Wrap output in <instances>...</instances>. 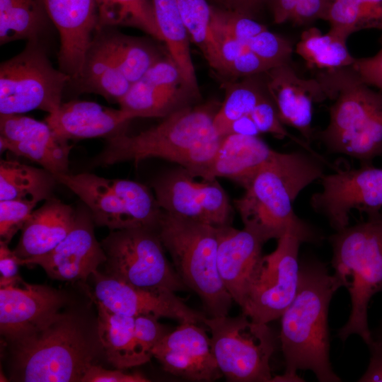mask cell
<instances>
[{"label": "cell", "mask_w": 382, "mask_h": 382, "mask_svg": "<svg viewBox=\"0 0 382 382\" xmlns=\"http://www.w3.org/2000/svg\"><path fill=\"white\" fill-rule=\"evenodd\" d=\"M275 152L258 137L228 134L200 178H227L243 186Z\"/></svg>", "instance_id": "cell-26"}, {"label": "cell", "mask_w": 382, "mask_h": 382, "mask_svg": "<svg viewBox=\"0 0 382 382\" xmlns=\"http://www.w3.org/2000/svg\"><path fill=\"white\" fill-rule=\"evenodd\" d=\"M195 178L181 166L157 177L151 187L162 210L218 228L231 225L233 207L217 179Z\"/></svg>", "instance_id": "cell-14"}, {"label": "cell", "mask_w": 382, "mask_h": 382, "mask_svg": "<svg viewBox=\"0 0 382 382\" xmlns=\"http://www.w3.org/2000/svg\"><path fill=\"white\" fill-rule=\"evenodd\" d=\"M94 224L85 205L76 209L71 230L54 249L34 258L18 259L20 265H39L50 277L57 280H86L107 259L102 244L96 238Z\"/></svg>", "instance_id": "cell-17"}, {"label": "cell", "mask_w": 382, "mask_h": 382, "mask_svg": "<svg viewBox=\"0 0 382 382\" xmlns=\"http://www.w3.org/2000/svg\"><path fill=\"white\" fill-rule=\"evenodd\" d=\"M347 40L317 28L304 30L296 46V52L310 68L334 70L351 66L355 58L349 53Z\"/></svg>", "instance_id": "cell-33"}, {"label": "cell", "mask_w": 382, "mask_h": 382, "mask_svg": "<svg viewBox=\"0 0 382 382\" xmlns=\"http://www.w3.org/2000/svg\"><path fill=\"white\" fill-rule=\"evenodd\" d=\"M249 50L274 67L288 64L293 52L291 44L285 38L267 29L245 42Z\"/></svg>", "instance_id": "cell-39"}, {"label": "cell", "mask_w": 382, "mask_h": 382, "mask_svg": "<svg viewBox=\"0 0 382 382\" xmlns=\"http://www.w3.org/2000/svg\"><path fill=\"white\" fill-rule=\"evenodd\" d=\"M265 98L260 86L253 80L247 79L229 85L224 101L214 118L216 132L222 137H226L235 120L249 115Z\"/></svg>", "instance_id": "cell-36"}, {"label": "cell", "mask_w": 382, "mask_h": 382, "mask_svg": "<svg viewBox=\"0 0 382 382\" xmlns=\"http://www.w3.org/2000/svg\"><path fill=\"white\" fill-rule=\"evenodd\" d=\"M53 175L57 183L81 199L96 225L111 231L137 227L157 229L163 210L147 186L88 173Z\"/></svg>", "instance_id": "cell-8"}, {"label": "cell", "mask_w": 382, "mask_h": 382, "mask_svg": "<svg viewBox=\"0 0 382 382\" xmlns=\"http://www.w3.org/2000/svg\"><path fill=\"white\" fill-rule=\"evenodd\" d=\"M217 365L228 381L268 382L276 339L267 323L247 316L205 317Z\"/></svg>", "instance_id": "cell-9"}, {"label": "cell", "mask_w": 382, "mask_h": 382, "mask_svg": "<svg viewBox=\"0 0 382 382\" xmlns=\"http://www.w3.org/2000/svg\"><path fill=\"white\" fill-rule=\"evenodd\" d=\"M190 39L214 69L219 71V47L211 29V11L207 0H176Z\"/></svg>", "instance_id": "cell-35"}, {"label": "cell", "mask_w": 382, "mask_h": 382, "mask_svg": "<svg viewBox=\"0 0 382 382\" xmlns=\"http://www.w3.org/2000/svg\"><path fill=\"white\" fill-rule=\"evenodd\" d=\"M49 21L44 0H0V43L40 42Z\"/></svg>", "instance_id": "cell-31"}, {"label": "cell", "mask_w": 382, "mask_h": 382, "mask_svg": "<svg viewBox=\"0 0 382 382\" xmlns=\"http://www.w3.org/2000/svg\"><path fill=\"white\" fill-rule=\"evenodd\" d=\"M101 244L107 257L106 274L148 289L175 292L187 288L168 260L157 229L113 230Z\"/></svg>", "instance_id": "cell-11"}, {"label": "cell", "mask_w": 382, "mask_h": 382, "mask_svg": "<svg viewBox=\"0 0 382 382\" xmlns=\"http://www.w3.org/2000/svg\"><path fill=\"white\" fill-rule=\"evenodd\" d=\"M134 119L123 111L85 100L62 103L45 122L59 139L68 141L95 137L110 138L124 132Z\"/></svg>", "instance_id": "cell-24"}, {"label": "cell", "mask_w": 382, "mask_h": 382, "mask_svg": "<svg viewBox=\"0 0 382 382\" xmlns=\"http://www.w3.org/2000/svg\"><path fill=\"white\" fill-rule=\"evenodd\" d=\"M331 0H297L289 21L302 25L325 18Z\"/></svg>", "instance_id": "cell-45"}, {"label": "cell", "mask_w": 382, "mask_h": 382, "mask_svg": "<svg viewBox=\"0 0 382 382\" xmlns=\"http://www.w3.org/2000/svg\"><path fill=\"white\" fill-rule=\"evenodd\" d=\"M324 20L330 23L329 31L346 40L361 29L374 28L371 19L361 7L346 1L331 0Z\"/></svg>", "instance_id": "cell-38"}, {"label": "cell", "mask_w": 382, "mask_h": 382, "mask_svg": "<svg viewBox=\"0 0 382 382\" xmlns=\"http://www.w3.org/2000/svg\"><path fill=\"white\" fill-rule=\"evenodd\" d=\"M96 3L97 32L112 26H129L163 41L152 0H96Z\"/></svg>", "instance_id": "cell-34"}, {"label": "cell", "mask_w": 382, "mask_h": 382, "mask_svg": "<svg viewBox=\"0 0 382 382\" xmlns=\"http://www.w3.org/2000/svg\"><path fill=\"white\" fill-rule=\"evenodd\" d=\"M151 354L166 371L185 379L212 381L223 376L210 337L199 324L180 323L155 345Z\"/></svg>", "instance_id": "cell-18"}, {"label": "cell", "mask_w": 382, "mask_h": 382, "mask_svg": "<svg viewBox=\"0 0 382 382\" xmlns=\"http://www.w3.org/2000/svg\"><path fill=\"white\" fill-rule=\"evenodd\" d=\"M71 82H74L82 93L98 94L109 102L118 103L131 86L97 33L78 76Z\"/></svg>", "instance_id": "cell-28"}, {"label": "cell", "mask_w": 382, "mask_h": 382, "mask_svg": "<svg viewBox=\"0 0 382 382\" xmlns=\"http://www.w3.org/2000/svg\"><path fill=\"white\" fill-rule=\"evenodd\" d=\"M158 27L169 55L178 66L191 89L199 96L192 63L190 36L181 18L176 0H152Z\"/></svg>", "instance_id": "cell-30"}, {"label": "cell", "mask_w": 382, "mask_h": 382, "mask_svg": "<svg viewBox=\"0 0 382 382\" xmlns=\"http://www.w3.org/2000/svg\"><path fill=\"white\" fill-rule=\"evenodd\" d=\"M199 96L187 83L178 66L168 55L162 57L133 83L119 104L120 108L133 118H164L192 106Z\"/></svg>", "instance_id": "cell-15"}, {"label": "cell", "mask_w": 382, "mask_h": 382, "mask_svg": "<svg viewBox=\"0 0 382 382\" xmlns=\"http://www.w3.org/2000/svg\"><path fill=\"white\" fill-rule=\"evenodd\" d=\"M97 308V335L108 361L119 369L147 363L151 356L139 345L134 334V318L113 313L100 303Z\"/></svg>", "instance_id": "cell-27"}, {"label": "cell", "mask_w": 382, "mask_h": 382, "mask_svg": "<svg viewBox=\"0 0 382 382\" xmlns=\"http://www.w3.org/2000/svg\"><path fill=\"white\" fill-rule=\"evenodd\" d=\"M9 344L15 378L24 382H81L97 353L82 321L61 311Z\"/></svg>", "instance_id": "cell-5"}, {"label": "cell", "mask_w": 382, "mask_h": 382, "mask_svg": "<svg viewBox=\"0 0 382 382\" xmlns=\"http://www.w3.org/2000/svg\"><path fill=\"white\" fill-rule=\"evenodd\" d=\"M317 79L333 100L329 123L318 139L331 154L372 164L382 155V92L371 88L351 66L325 70Z\"/></svg>", "instance_id": "cell-4"}, {"label": "cell", "mask_w": 382, "mask_h": 382, "mask_svg": "<svg viewBox=\"0 0 382 382\" xmlns=\"http://www.w3.org/2000/svg\"><path fill=\"white\" fill-rule=\"evenodd\" d=\"M260 133H270L279 139L288 137L302 149L318 154L306 141L290 134L283 126L274 105L267 97L260 102L249 115Z\"/></svg>", "instance_id": "cell-40"}, {"label": "cell", "mask_w": 382, "mask_h": 382, "mask_svg": "<svg viewBox=\"0 0 382 382\" xmlns=\"http://www.w3.org/2000/svg\"><path fill=\"white\" fill-rule=\"evenodd\" d=\"M325 160L306 149L276 151L242 187L245 192L233 201L244 227L267 242L279 239L288 230L296 231L303 243H318L321 234L300 219L293 203L307 186L320 180Z\"/></svg>", "instance_id": "cell-1"}, {"label": "cell", "mask_w": 382, "mask_h": 382, "mask_svg": "<svg viewBox=\"0 0 382 382\" xmlns=\"http://www.w3.org/2000/svg\"><path fill=\"white\" fill-rule=\"evenodd\" d=\"M18 257L11 250L8 244L0 242V287L16 284L20 280L18 276Z\"/></svg>", "instance_id": "cell-47"}, {"label": "cell", "mask_w": 382, "mask_h": 382, "mask_svg": "<svg viewBox=\"0 0 382 382\" xmlns=\"http://www.w3.org/2000/svg\"><path fill=\"white\" fill-rule=\"evenodd\" d=\"M92 276L91 299L113 313L131 317L168 318L180 323H203L206 317L187 306L173 291L138 287L98 271Z\"/></svg>", "instance_id": "cell-16"}, {"label": "cell", "mask_w": 382, "mask_h": 382, "mask_svg": "<svg viewBox=\"0 0 382 382\" xmlns=\"http://www.w3.org/2000/svg\"><path fill=\"white\" fill-rule=\"evenodd\" d=\"M342 286L326 265L313 257L300 261L296 294L282 315L280 342L285 372L272 381H300L298 370H310L320 382H338L330 361L328 308Z\"/></svg>", "instance_id": "cell-2"}, {"label": "cell", "mask_w": 382, "mask_h": 382, "mask_svg": "<svg viewBox=\"0 0 382 382\" xmlns=\"http://www.w3.org/2000/svg\"><path fill=\"white\" fill-rule=\"evenodd\" d=\"M260 134V131L250 115H245L237 119L231 124L227 135L240 134L258 137Z\"/></svg>", "instance_id": "cell-52"}, {"label": "cell", "mask_w": 382, "mask_h": 382, "mask_svg": "<svg viewBox=\"0 0 382 382\" xmlns=\"http://www.w3.org/2000/svg\"><path fill=\"white\" fill-rule=\"evenodd\" d=\"M302 243L296 232L288 230L277 239L275 250L262 256L241 307L244 315L262 323L282 316L298 290Z\"/></svg>", "instance_id": "cell-12"}, {"label": "cell", "mask_w": 382, "mask_h": 382, "mask_svg": "<svg viewBox=\"0 0 382 382\" xmlns=\"http://www.w3.org/2000/svg\"><path fill=\"white\" fill-rule=\"evenodd\" d=\"M320 181L322 188L311 196L310 204L335 231L349 226L352 210L370 214L382 207V167L361 164L358 168H338Z\"/></svg>", "instance_id": "cell-13"}, {"label": "cell", "mask_w": 382, "mask_h": 382, "mask_svg": "<svg viewBox=\"0 0 382 382\" xmlns=\"http://www.w3.org/2000/svg\"><path fill=\"white\" fill-rule=\"evenodd\" d=\"M297 0H271L274 21L282 23L289 21Z\"/></svg>", "instance_id": "cell-51"}, {"label": "cell", "mask_w": 382, "mask_h": 382, "mask_svg": "<svg viewBox=\"0 0 382 382\" xmlns=\"http://www.w3.org/2000/svg\"><path fill=\"white\" fill-rule=\"evenodd\" d=\"M0 149L28 158L52 174L69 173L71 146L47 122L21 114H0Z\"/></svg>", "instance_id": "cell-19"}, {"label": "cell", "mask_w": 382, "mask_h": 382, "mask_svg": "<svg viewBox=\"0 0 382 382\" xmlns=\"http://www.w3.org/2000/svg\"><path fill=\"white\" fill-rule=\"evenodd\" d=\"M57 180L47 169L14 160L0 161V200L19 199L37 204L52 197Z\"/></svg>", "instance_id": "cell-29"}, {"label": "cell", "mask_w": 382, "mask_h": 382, "mask_svg": "<svg viewBox=\"0 0 382 382\" xmlns=\"http://www.w3.org/2000/svg\"><path fill=\"white\" fill-rule=\"evenodd\" d=\"M96 33L131 85L162 57L150 43L139 38L106 28Z\"/></svg>", "instance_id": "cell-32"}, {"label": "cell", "mask_w": 382, "mask_h": 382, "mask_svg": "<svg viewBox=\"0 0 382 382\" xmlns=\"http://www.w3.org/2000/svg\"><path fill=\"white\" fill-rule=\"evenodd\" d=\"M215 105L189 106L166 117L158 125L135 135L125 132L108 139L94 164L110 166L149 158L179 164L193 177L200 178L211 163L224 137L216 131Z\"/></svg>", "instance_id": "cell-3"}, {"label": "cell", "mask_w": 382, "mask_h": 382, "mask_svg": "<svg viewBox=\"0 0 382 382\" xmlns=\"http://www.w3.org/2000/svg\"><path fill=\"white\" fill-rule=\"evenodd\" d=\"M20 280L0 287V332L11 343L33 331L65 306V296L47 286Z\"/></svg>", "instance_id": "cell-20"}, {"label": "cell", "mask_w": 382, "mask_h": 382, "mask_svg": "<svg viewBox=\"0 0 382 382\" xmlns=\"http://www.w3.org/2000/svg\"><path fill=\"white\" fill-rule=\"evenodd\" d=\"M76 209L54 197L33 211L13 250L19 260L43 255L53 250L71 230Z\"/></svg>", "instance_id": "cell-25"}, {"label": "cell", "mask_w": 382, "mask_h": 382, "mask_svg": "<svg viewBox=\"0 0 382 382\" xmlns=\"http://www.w3.org/2000/svg\"><path fill=\"white\" fill-rule=\"evenodd\" d=\"M274 66L248 50L228 64L223 73L235 76H251L267 72Z\"/></svg>", "instance_id": "cell-43"}, {"label": "cell", "mask_w": 382, "mask_h": 382, "mask_svg": "<svg viewBox=\"0 0 382 382\" xmlns=\"http://www.w3.org/2000/svg\"><path fill=\"white\" fill-rule=\"evenodd\" d=\"M368 347L371 354L369 364L358 381L382 382V337H374Z\"/></svg>", "instance_id": "cell-49"}, {"label": "cell", "mask_w": 382, "mask_h": 382, "mask_svg": "<svg viewBox=\"0 0 382 382\" xmlns=\"http://www.w3.org/2000/svg\"><path fill=\"white\" fill-rule=\"evenodd\" d=\"M266 241L256 232L231 225L219 228L217 267L219 275L233 301L241 308L262 257Z\"/></svg>", "instance_id": "cell-23"}, {"label": "cell", "mask_w": 382, "mask_h": 382, "mask_svg": "<svg viewBox=\"0 0 382 382\" xmlns=\"http://www.w3.org/2000/svg\"><path fill=\"white\" fill-rule=\"evenodd\" d=\"M266 73V88L281 122L296 129L309 144L315 137L313 103L327 99L320 81L317 78H300L288 64L272 68Z\"/></svg>", "instance_id": "cell-22"}, {"label": "cell", "mask_w": 382, "mask_h": 382, "mask_svg": "<svg viewBox=\"0 0 382 382\" xmlns=\"http://www.w3.org/2000/svg\"><path fill=\"white\" fill-rule=\"evenodd\" d=\"M376 337H382V323H381V325L379 328L378 329V331L376 334L375 335Z\"/></svg>", "instance_id": "cell-53"}, {"label": "cell", "mask_w": 382, "mask_h": 382, "mask_svg": "<svg viewBox=\"0 0 382 382\" xmlns=\"http://www.w3.org/2000/svg\"><path fill=\"white\" fill-rule=\"evenodd\" d=\"M150 380L139 373L127 374L121 371L108 370L93 364L86 371L81 382H146Z\"/></svg>", "instance_id": "cell-46"}, {"label": "cell", "mask_w": 382, "mask_h": 382, "mask_svg": "<svg viewBox=\"0 0 382 382\" xmlns=\"http://www.w3.org/2000/svg\"><path fill=\"white\" fill-rule=\"evenodd\" d=\"M71 80L52 66L40 42H28L21 52L0 65V114L52 113L62 104Z\"/></svg>", "instance_id": "cell-10"}, {"label": "cell", "mask_w": 382, "mask_h": 382, "mask_svg": "<svg viewBox=\"0 0 382 382\" xmlns=\"http://www.w3.org/2000/svg\"><path fill=\"white\" fill-rule=\"evenodd\" d=\"M134 318L137 340L142 349L152 357L153 348L168 332L155 316H139Z\"/></svg>", "instance_id": "cell-42"}, {"label": "cell", "mask_w": 382, "mask_h": 382, "mask_svg": "<svg viewBox=\"0 0 382 382\" xmlns=\"http://www.w3.org/2000/svg\"><path fill=\"white\" fill-rule=\"evenodd\" d=\"M219 47L220 69L223 72L225 67L248 49L246 45L232 37L215 38Z\"/></svg>", "instance_id": "cell-48"}, {"label": "cell", "mask_w": 382, "mask_h": 382, "mask_svg": "<svg viewBox=\"0 0 382 382\" xmlns=\"http://www.w3.org/2000/svg\"><path fill=\"white\" fill-rule=\"evenodd\" d=\"M36 204L25 200H0V242L9 243L22 228Z\"/></svg>", "instance_id": "cell-41"}, {"label": "cell", "mask_w": 382, "mask_h": 382, "mask_svg": "<svg viewBox=\"0 0 382 382\" xmlns=\"http://www.w3.org/2000/svg\"><path fill=\"white\" fill-rule=\"evenodd\" d=\"M44 1L50 21L59 35V69L69 75L71 81L78 76L97 33L96 0Z\"/></svg>", "instance_id": "cell-21"}, {"label": "cell", "mask_w": 382, "mask_h": 382, "mask_svg": "<svg viewBox=\"0 0 382 382\" xmlns=\"http://www.w3.org/2000/svg\"><path fill=\"white\" fill-rule=\"evenodd\" d=\"M211 29L214 38L232 37L245 44L250 38L267 28L249 16L212 6Z\"/></svg>", "instance_id": "cell-37"}, {"label": "cell", "mask_w": 382, "mask_h": 382, "mask_svg": "<svg viewBox=\"0 0 382 382\" xmlns=\"http://www.w3.org/2000/svg\"><path fill=\"white\" fill-rule=\"evenodd\" d=\"M366 221L347 226L329 237L334 275L351 298V313L337 332L342 341L358 335L369 345L374 340L368 323L371 298L382 291V214H367Z\"/></svg>", "instance_id": "cell-6"}, {"label": "cell", "mask_w": 382, "mask_h": 382, "mask_svg": "<svg viewBox=\"0 0 382 382\" xmlns=\"http://www.w3.org/2000/svg\"><path fill=\"white\" fill-rule=\"evenodd\" d=\"M224 8L252 17L265 0H216Z\"/></svg>", "instance_id": "cell-50"}, {"label": "cell", "mask_w": 382, "mask_h": 382, "mask_svg": "<svg viewBox=\"0 0 382 382\" xmlns=\"http://www.w3.org/2000/svg\"><path fill=\"white\" fill-rule=\"evenodd\" d=\"M219 228L163 210L157 227L176 272L210 317L228 315L233 301L217 267Z\"/></svg>", "instance_id": "cell-7"}, {"label": "cell", "mask_w": 382, "mask_h": 382, "mask_svg": "<svg viewBox=\"0 0 382 382\" xmlns=\"http://www.w3.org/2000/svg\"><path fill=\"white\" fill-rule=\"evenodd\" d=\"M351 67L362 81L382 92V47L374 56L355 59Z\"/></svg>", "instance_id": "cell-44"}]
</instances>
